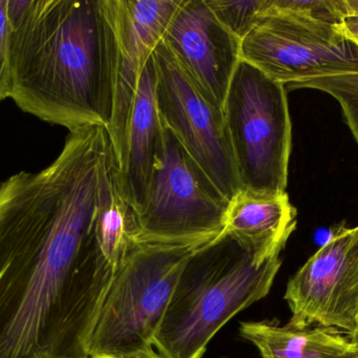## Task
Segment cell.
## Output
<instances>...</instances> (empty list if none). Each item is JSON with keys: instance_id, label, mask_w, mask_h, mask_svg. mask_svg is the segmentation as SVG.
Listing matches in <instances>:
<instances>
[{"instance_id": "obj_1", "label": "cell", "mask_w": 358, "mask_h": 358, "mask_svg": "<svg viewBox=\"0 0 358 358\" xmlns=\"http://www.w3.org/2000/svg\"><path fill=\"white\" fill-rule=\"evenodd\" d=\"M106 128L69 132L39 172L0 183V358H88L119 269L94 239Z\"/></svg>"}, {"instance_id": "obj_2", "label": "cell", "mask_w": 358, "mask_h": 358, "mask_svg": "<svg viewBox=\"0 0 358 358\" xmlns=\"http://www.w3.org/2000/svg\"><path fill=\"white\" fill-rule=\"evenodd\" d=\"M13 27L10 99L69 132L108 130L115 111V0H8Z\"/></svg>"}, {"instance_id": "obj_3", "label": "cell", "mask_w": 358, "mask_h": 358, "mask_svg": "<svg viewBox=\"0 0 358 358\" xmlns=\"http://www.w3.org/2000/svg\"><path fill=\"white\" fill-rule=\"evenodd\" d=\"M282 259L258 267L233 237L220 235L185 265L155 340L162 358H202L229 319L264 298Z\"/></svg>"}, {"instance_id": "obj_4", "label": "cell", "mask_w": 358, "mask_h": 358, "mask_svg": "<svg viewBox=\"0 0 358 358\" xmlns=\"http://www.w3.org/2000/svg\"><path fill=\"white\" fill-rule=\"evenodd\" d=\"M208 243L138 242L96 313L86 340L87 357H127L153 350L185 265Z\"/></svg>"}, {"instance_id": "obj_5", "label": "cell", "mask_w": 358, "mask_h": 358, "mask_svg": "<svg viewBox=\"0 0 358 358\" xmlns=\"http://www.w3.org/2000/svg\"><path fill=\"white\" fill-rule=\"evenodd\" d=\"M223 115L242 189L286 193L292 124L285 86L241 60L231 78Z\"/></svg>"}, {"instance_id": "obj_6", "label": "cell", "mask_w": 358, "mask_h": 358, "mask_svg": "<svg viewBox=\"0 0 358 358\" xmlns=\"http://www.w3.org/2000/svg\"><path fill=\"white\" fill-rule=\"evenodd\" d=\"M241 60L285 86L358 74V42L340 25L315 20L275 6L241 40Z\"/></svg>"}, {"instance_id": "obj_7", "label": "cell", "mask_w": 358, "mask_h": 358, "mask_svg": "<svg viewBox=\"0 0 358 358\" xmlns=\"http://www.w3.org/2000/svg\"><path fill=\"white\" fill-rule=\"evenodd\" d=\"M229 201L166 128V153L144 208L136 214L138 242L208 243L224 229Z\"/></svg>"}, {"instance_id": "obj_8", "label": "cell", "mask_w": 358, "mask_h": 358, "mask_svg": "<svg viewBox=\"0 0 358 358\" xmlns=\"http://www.w3.org/2000/svg\"><path fill=\"white\" fill-rule=\"evenodd\" d=\"M157 100L166 128L231 201L242 191L223 111L194 86L163 39L153 50Z\"/></svg>"}, {"instance_id": "obj_9", "label": "cell", "mask_w": 358, "mask_h": 358, "mask_svg": "<svg viewBox=\"0 0 358 358\" xmlns=\"http://www.w3.org/2000/svg\"><path fill=\"white\" fill-rule=\"evenodd\" d=\"M284 300L287 326H320L352 336L358 309V225L336 227L329 239L290 277Z\"/></svg>"}, {"instance_id": "obj_10", "label": "cell", "mask_w": 358, "mask_h": 358, "mask_svg": "<svg viewBox=\"0 0 358 358\" xmlns=\"http://www.w3.org/2000/svg\"><path fill=\"white\" fill-rule=\"evenodd\" d=\"M163 41L200 94L223 111L241 61V40L217 19L206 0H182Z\"/></svg>"}, {"instance_id": "obj_11", "label": "cell", "mask_w": 358, "mask_h": 358, "mask_svg": "<svg viewBox=\"0 0 358 358\" xmlns=\"http://www.w3.org/2000/svg\"><path fill=\"white\" fill-rule=\"evenodd\" d=\"M182 0H115L119 57L115 111L109 141L117 167L123 161L126 135L141 74L163 39Z\"/></svg>"}, {"instance_id": "obj_12", "label": "cell", "mask_w": 358, "mask_h": 358, "mask_svg": "<svg viewBox=\"0 0 358 358\" xmlns=\"http://www.w3.org/2000/svg\"><path fill=\"white\" fill-rule=\"evenodd\" d=\"M166 128L157 100V69L153 53L141 74L119 166L124 197L138 214L148 199L155 172L165 159Z\"/></svg>"}, {"instance_id": "obj_13", "label": "cell", "mask_w": 358, "mask_h": 358, "mask_svg": "<svg viewBox=\"0 0 358 358\" xmlns=\"http://www.w3.org/2000/svg\"><path fill=\"white\" fill-rule=\"evenodd\" d=\"M296 216L287 193L264 195L242 189L229 201L221 235L235 239L261 267L280 258L296 230Z\"/></svg>"}, {"instance_id": "obj_14", "label": "cell", "mask_w": 358, "mask_h": 358, "mask_svg": "<svg viewBox=\"0 0 358 358\" xmlns=\"http://www.w3.org/2000/svg\"><path fill=\"white\" fill-rule=\"evenodd\" d=\"M239 332L262 358H352L358 354V340L332 328L294 329L268 322H242Z\"/></svg>"}, {"instance_id": "obj_15", "label": "cell", "mask_w": 358, "mask_h": 358, "mask_svg": "<svg viewBox=\"0 0 358 358\" xmlns=\"http://www.w3.org/2000/svg\"><path fill=\"white\" fill-rule=\"evenodd\" d=\"M303 88L320 90L338 101L345 122L358 144V74L308 80L290 86L287 92Z\"/></svg>"}, {"instance_id": "obj_16", "label": "cell", "mask_w": 358, "mask_h": 358, "mask_svg": "<svg viewBox=\"0 0 358 358\" xmlns=\"http://www.w3.org/2000/svg\"><path fill=\"white\" fill-rule=\"evenodd\" d=\"M219 21L240 40L254 27L263 13L271 8V0H206Z\"/></svg>"}, {"instance_id": "obj_17", "label": "cell", "mask_w": 358, "mask_h": 358, "mask_svg": "<svg viewBox=\"0 0 358 358\" xmlns=\"http://www.w3.org/2000/svg\"><path fill=\"white\" fill-rule=\"evenodd\" d=\"M13 27L8 0H0V102L13 90Z\"/></svg>"}, {"instance_id": "obj_18", "label": "cell", "mask_w": 358, "mask_h": 358, "mask_svg": "<svg viewBox=\"0 0 358 358\" xmlns=\"http://www.w3.org/2000/svg\"><path fill=\"white\" fill-rule=\"evenodd\" d=\"M340 27L347 38L358 42V15H347Z\"/></svg>"}, {"instance_id": "obj_19", "label": "cell", "mask_w": 358, "mask_h": 358, "mask_svg": "<svg viewBox=\"0 0 358 358\" xmlns=\"http://www.w3.org/2000/svg\"><path fill=\"white\" fill-rule=\"evenodd\" d=\"M347 15H358V0H344Z\"/></svg>"}, {"instance_id": "obj_20", "label": "cell", "mask_w": 358, "mask_h": 358, "mask_svg": "<svg viewBox=\"0 0 358 358\" xmlns=\"http://www.w3.org/2000/svg\"><path fill=\"white\" fill-rule=\"evenodd\" d=\"M90 358H113V357H90ZM117 358H162L157 354V351L153 350L147 351V352L138 353V354L132 355V357H117Z\"/></svg>"}, {"instance_id": "obj_21", "label": "cell", "mask_w": 358, "mask_h": 358, "mask_svg": "<svg viewBox=\"0 0 358 358\" xmlns=\"http://www.w3.org/2000/svg\"><path fill=\"white\" fill-rule=\"evenodd\" d=\"M352 338L358 340V309L357 313V322H355V332H353Z\"/></svg>"}]
</instances>
